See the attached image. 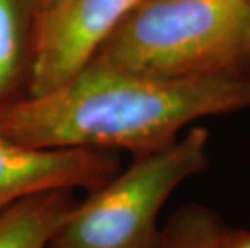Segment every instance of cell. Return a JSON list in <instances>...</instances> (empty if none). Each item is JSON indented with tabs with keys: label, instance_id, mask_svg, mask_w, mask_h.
Masks as SVG:
<instances>
[{
	"label": "cell",
	"instance_id": "cell-1",
	"mask_svg": "<svg viewBox=\"0 0 250 248\" xmlns=\"http://www.w3.org/2000/svg\"><path fill=\"white\" fill-rule=\"evenodd\" d=\"M250 108V75L153 77L90 61L44 95L0 107V133L34 149L127 150L171 145L195 119Z\"/></svg>",
	"mask_w": 250,
	"mask_h": 248
},
{
	"label": "cell",
	"instance_id": "cell-2",
	"mask_svg": "<svg viewBox=\"0 0 250 248\" xmlns=\"http://www.w3.org/2000/svg\"><path fill=\"white\" fill-rule=\"evenodd\" d=\"M249 54L247 0H141L90 61L153 77H204L249 75Z\"/></svg>",
	"mask_w": 250,
	"mask_h": 248
},
{
	"label": "cell",
	"instance_id": "cell-3",
	"mask_svg": "<svg viewBox=\"0 0 250 248\" xmlns=\"http://www.w3.org/2000/svg\"><path fill=\"white\" fill-rule=\"evenodd\" d=\"M208 131L195 126L171 145L134 156L127 170L79 200L49 248H153L163 205L208 168Z\"/></svg>",
	"mask_w": 250,
	"mask_h": 248
},
{
	"label": "cell",
	"instance_id": "cell-4",
	"mask_svg": "<svg viewBox=\"0 0 250 248\" xmlns=\"http://www.w3.org/2000/svg\"><path fill=\"white\" fill-rule=\"evenodd\" d=\"M141 0H50L37 10L26 97L63 86L95 57Z\"/></svg>",
	"mask_w": 250,
	"mask_h": 248
},
{
	"label": "cell",
	"instance_id": "cell-5",
	"mask_svg": "<svg viewBox=\"0 0 250 248\" xmlns=\"http://www.w3.org/2000/svg\"><path fill=\"white\" fill-rule=\"evenodd\" d=\"M120 171L115 150L34 149L0 133V211L41 192L95 191Z\"/></svg>",
	"mask_w": 250,
	"mask_h": 248
},
{
	"label": "cell",
	"instance_id": "cell-6",
	"mask_svg": "<svg viewBox=\"0 0 250 248\" xmlns=\"http://www.w3.org/2000/svg\"><path fill=\"white\" fill-rule=\"evenodd\" d=\"M79 200L71 189L41 192L0 211V248H49Z\"/></svg>",
	"mask_w": 250,
	"mask_h": 248
},
{
	"label": "cell",
	"instance_id": "cell-7",
	"mask_svg": "<svg viewBox=\"0 0 250 248\" xmlns=\"http://www.w3.org/2000/svg\"><path fill=\"white\" fill-rule=\"evenodd\" d=\"M36 15L34 0H0V107L26 95Z\"/></svg>",
	"mask_w": 250,
	"mask_h": 248
},
{
	"label": "cell",
	"instance_id": "cell-8",
	"mask_svg": "<svg viewBox=\"0 0 250 248\" xmlns=\"http://www.w3.org/2000/svg\"><path fill=\"white\" fill-rule=\"evenodd\" d=\"M226 228L213 208L186 203L160 226L153 248H221Z\"/></svg>",
	"mask_w": 250,
	"mask_h": 248
},
{
	"label": "cell",
	"instance_id": "cell-9",
	"mask_svg": "<svg viewBox=\"0 0 250 248\" xmlns=\"http://www.w3.org/2000/svg\"><path fill=\"white\" fill-rule=\"evenodd\" d=\"M221 248H250V228L231 229L226 228Z\"/></svg>",
	"mask_w": 250,
	"mask_h": 248
},
{
	"label": "cell",
	"instance_id": "cell-10",
	"mask_svg": "<svg viewBox=\"0 0 250 248\" xmlns=\"http://www.w3.org/2000/svg\"><path fill=\"white\" fill-rule=\"evenodd\" d=\"M49 2H50V0H34V3H36L37 10L42 8V7H45V5L49 3Z\"/></svg>",
	"mask_w": 250,
	"mask_h": 248
},
{
	"label": "cell",
	"instance_id": "cell-11",
	"mask_svg": "<svg viewBox=\"0 0 250 248\" xmlns=\"http://www.w3.org/2000/svg\"><path fill=\"white\" fill-rule=\"evenodd\" d=\"M247 73L250 75V54H249V61H247Z\"/></svg>",
	"mask_w": 250,
	"mask_h": 248
},
{
	"label": "cell",
	"instance_id": "cell-12",
	"mask_svg": "<svg viewBox=\"0 0 250 248\" xmlns=\"http://www.w3.org/2000/svg\"><path fill=\"white\" fill-rule=\"evenodd\" d=\"M247 2H249V3H250V0H247Z\"/></svg>",
	"mask_w": 250,
	"mask_h": 248
}]
</instances>
